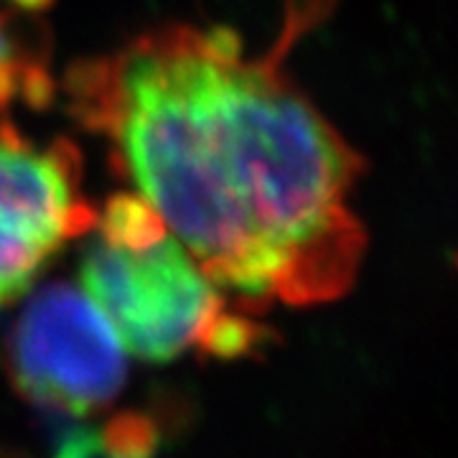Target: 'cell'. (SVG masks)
<instances>
[{
  "instance_id": "2",
  "label": "cell",
  "mask_w": 458,
  "mask_h": 458,
  "mask_svg": "<svg viewBox=\"0 0 458 458\" xmlns=\"http://www.w3.org/2000/svg\"><path fill=\"white\" fill-rule=\"evenodd\" d=\"M82 288L120 346L146 361L179 357L225 309L216 285L174 234L146 247L99 240L84 255Z\"/></svg>"
},
{
  "instance_id": "4",
  "label": "cell",
  "mask_w": 458,
  "mask_h": 458,
  "mask_svg": "<svg viewBox=\"0 0 458 458\" xmlns=\"http://www.w3.org/2000/svg\"><path fill=\"white\" fill-rule=\"evenodd\" d=\"M95 222L74 191L72 158L0 131V229L49 255Z\"/></svg>"
},
{
  "instance_id": "11",
  "label": "cell",
  "mask_w": 458,
  "mask_h": 458,
  "mask_svg": "<svg viewBox=\"0 0 458 458\" xmlns=\"http://www.w3.org/2000/svg\"><path fill=\"white\" fill-rule=\"evenodd\" d=\"M18 3H23V5H44L47 0H18Z\"/></svg>"
},
{
  "instance_id": "10",
  "label": "cell",
  "mask_w": 458,
  "mask_h": 458,
  "mask_svg": "<svg viewBox=\"0 0 458 458\" xmlns=\"http://www.w3.org/2000/svg\"><path fill=\"white\" fill-rule=\"evenodd\" d=\"M0 458H26L23 454L18 451H11V448H0Z\"/></svg>"
},
{
  "instance_id": "1",
  "label": "cell",
  "mask_w": 458,
  "mask_h": 458,
  "mask_svg": "<svg viewBox=\"0 0 458 458\" xmlns=\"http://www.w3.org/2000/svg\"><path fill=\"white\" fill-rule=\"evenodd\" d=\"M99 107L140 197L216 288L306 306L352 285L360 161L270 66L245 64L229 33L138 44Z\"/></svg>"
},
{
  "instance_id": "7",
  "label": "cell",
  "mask_w": 458,
  "mask_h": 458,
  "mask_svg": "<svg viewBox=\"0 0 458 458\" xmlns=\"http://www.w3.org/2000/svg\"><path fill=\"white\" fill-rule=\"evenodd\" d=\"M44 260V252L0 229V306L26 293Z\"/></svg>"
},
{
  "instance_id": "9",
  "label": "cell",
  "mask_w": 458,
  "mask_h": 458,
  "mask_svg": "<svg viewBox=\"0 0 458 458\" xmlns=\"http://www.w3.org/2000/svg\"><path fill=\"white\" fill-rule=\"evenodd\" d=\"M54 458H102L98 448V433L95 430H72L56 445Z\"/></svg>"
},
{
  "instance_id": "8",
  "label": "cell",
  "mask_w": 458,
  "mask_h": 458,
  "mask_svg": "<svg viewBox=\"0 0 458 458\" xmlns=\"http://www.w3.org/2000/svg\"><path fill=\"white\" fill-rule=\"evenodd\" d=\"M194 344L212 357L232 360V357H240V354L250 352L258 344V328L245 318L219 309L199 331Z\"/></svg>"
},
{
  "instance_id": "5",
  "label": "cell",
  "mask_w": 458,
  "mask_h": 458,
  "mask_svg": "<svg viewBox=\"0 0 458 458\" xmlns=\"http://www.w3.org/2000/svg\"><path fill=\"white\" fill-rule=\"evenodd\" d=\"M168 234L164 219L143 197H114L102 216V240L120 247H146Z\"/></svg>"
},
{
  "instance_id": "3",
  "label": "cell",
  "mask_w": 458,
  "mask_h": 458,
  "mask_svg": "<svg viewBox=\"0 0 458 458\" xmlns=\"http://www.w3.org/2000/svg\"><path fill=\"white\" fill-rule=\"evenodd\" d=\"M8 367L33 405L87 418L123 390L125 349L84 291L51 285L16 321Z\"/></svg>"
},
{
  "instance_id": "6",
  "label": "cell",
  "mask_w": 458,
  "mask_h": 458,
  "mask_svg": "<svg viewBox=\"0 0 458 458\" xmlns=\"http://www.w3.org/2000/svg\"><path fill=\"white\" fill-rule=\"evenodd\" d=\"M102 458H153L158 428L146 412H120L98 433Z\"/></svg>"
}]
</instances>
